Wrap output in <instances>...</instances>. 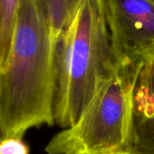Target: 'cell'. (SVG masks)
Segmentation results:
<instances>
[{"instance_id": "cell-4", "label": "cell", "mask_w": 154, "mask_h": 154, "mask_svg": "<svg viewBox=\"0 0 154 154\" xmlns=\"http://www.w3.org/2000/svg\"><path fill=\"white\" fill-rule=\"evenodd\" d=\"M118 67H140L154 55V0H103Z\"/></svg>"}, {"instance_id": "cell-9", "label": "cell", "mask_w": 154, "mask_h": 154, "mask_svg": "<svg viewBox=\"0 0 154 154\" xmlns=\"http://www.w3.org/2000/svg\"><path fill=\"white\" fill-rule=\"evenodd\" d=\"M97 154H133L126 150H116V151H110V152H101Z\"/></svg>"}, {"instance_id": "cell-1", "label": "cell", "mask_w": 154, "mask_h": 154, "mask_svg": "<svg viewBox=\"0 0 154 154\" xmlns=\"http://www.w3.org/2000/svg\"><path fill=\"white\" fill-rule=\"evenodd\" d=\"M55 41L35 0H21L10 51L0 67L1 140L54 120Z\"/></svg>"}, {"instance_id": "cell-3", "label": "cell", "mask_w": 154, "mask_h": 154, "mask_svg": "<svg viewBox=\"0 0 154 154\" xmlns=\"http://www.w3.org/2000/svg\"><path fill=\"white\" fill-rule=\"evenodd\" d=\"M142 66L118 67L79 121L55 134L47 143L45 152L97 154L126 150L133 127L134 93Z\"/></svg>"}, {"instance_id": "cell-5", "label": "cell", "mask_w": 154, "mask_h": 154, "mask_svg": "<svg viewBox=\"0 0 154 154\" xmlns=\"http://www.w3.org/2000/svg\"><path fill=\"white\" fill-rule=\"evenodd\" d=\"M126 151L154 154V55L143 64L137 78L132 134Z\"/></svg>"}, {"instance_id": "cell-2", "label": "cell", "mask_w": 154, "mask_h": 154, "mask_svg": "<svg viewBox=\"0 0 154 154\" xmlns=\"http://www.w3.org/2000/svg\"><path fill=\"white\" fill-rule=\"evenodd\" d=\"M54 67V120L68 128L118 68L103 0L82 1L70 24L56 38Z\"/></svg>"}, {"instance_id": "cell-8", "label": "cell", "mask_w": 154, "mask_h": 154, "mask_svg": "<svg viewBox=\"0 0 154 154\" xmlns=\"http://www.w3.org/2000/svg\"><path fill=\"white\" fill-rule=\"evenodd\" d=\"M28 145L23 141V138L11 137L1 140L0 154H29Z\"/></svg>"}, {"instance_id": "cell-7", "label": "cell", "mask_w": 154, "mask_h": 154, "mask_svg": "<svg viewBox=\"0 0 154 154\" xmlns=\"http://www.w3.org/2000/svg\"><path fill=\"white\" fill-rule=\"evenodd\" d=\"M21 0H0V67L5 62L12 42Z\"/></svg>"}, {"instance_id": "cell-6", "label": "cell", "mask_w": 154, "mask_h": 154, "mask_svg": "<svg viewBox=\"0 0 154 154\" xmlns=\"http://www.w3.org/2000/svg\"><path fill=\"white\" fill-rule=\"evenodd\" d=\"M55 38L75 17L83 0H35Z\"/></svg>"}]
</instances>
